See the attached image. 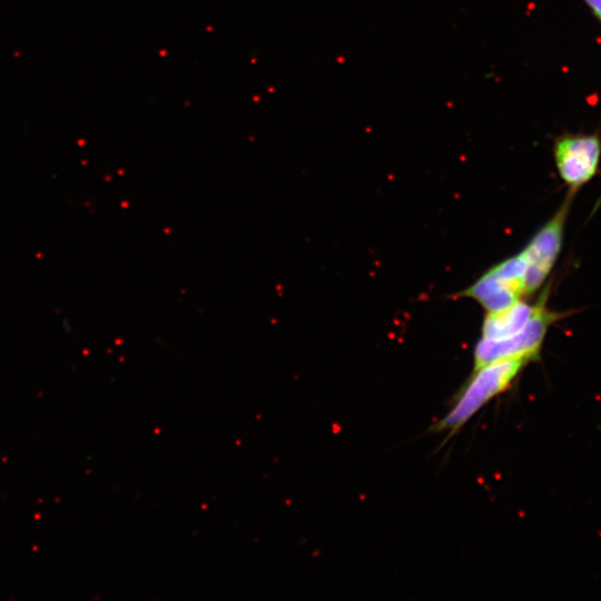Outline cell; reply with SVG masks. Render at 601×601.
Listing matches in <instances>:
<instances>
[{"instance_id": "cell-6", "label": "cell", "mask_w": 601, "mask_h": 601, "mask_svg": "<svg viewBox=\"0 0 601 601\" xmlns=\"http://www.w3.org/2000/svg\"><path fill=\"white\" fill-rule=\"evenodd\" d=\"M457 296L474 299L486 313L505 309L522 299V295L492 268Z\"/></svg>"}, {"instance_id": "cell-4", "label": "cell", "mask_w": 601, "mask_h": 601, "mask_svg": "<svg viewBox=\"0 0 601 601\" xmlns=\"http://www.w3.org/2000/svg\"><path fill=\"white\" fill-rule=\"evenodd\" d=\"M553 155L560 178L575 195L598 171L601 139L598 134H566L555 140Z\"/></svg>"}, {"instance_id": "cell-5", "label": "cell", "mask_w": 601, "mask_h": 601, "mask_svg": "<svg viewBox=\"0 0 601 601\" xmlns=\"http://www.w3.org/2000/svg\"><path fill=\"white\" fill-rule=\"evenodd\" d=\"M548 292L542 293L535 304L520 299L505 309L486 313L481 326V339L503 341L519 334L536 313Z\"/></svg>"}, {"instance_id": "cell-2", "label": "cell", "mask_w": 601, "mask_h": 601, "mask_svg": "<svg viewBox=\"0 0 601 601\" xmlns=\"http://www.w3.org/2000/svg\"><path fill=\"white\" fill-rule=\"evenodd\" d=\"M548 293L543 297L536 313L525 327L515 336L503 341L479 339L473 353V368L477 370L490 363L508 358H528L534 361L543 345L546 332L561 314L545 306Z\"/></svg>"}, {"instance_id": "cell-1", "label": "cell", "mask_w": 601, "mask_h": 601, "mask_svg": "<svg viewBox=\"0 0 601 601\" xmlns=\"http://www.w3.org/2000/svg\"><path fill=\"white\" fill-rule=\"evenodd\" d=\"M529 362L522 357L508 358L472 371L455 394L450 410L433 424L432 430L447 433V439L456 434L490 401L506 392Z\"/></svg>"}, {"instance_id": "cell-3", "label": "cell", "mask_w": 601, "mask_h": 601, "mask_svg": "<svg viewBox=\"0 0 601 601\" xmlns=\"http://www.w3.org/2000/svg\"><path fill=\"white\" fill-rule=\"evenodd\" d=\"M573 196L568 193L560 208L522 250L528 263L525 295L533 294L543 285L559 257Z\"/></svg>"}, {"instance_id": "cell-7", "label": "cell", "mask_w": 601, "mask_h": 601, "mask_svg": "<svg viewBox=\"0 0 601 601\" xmlns=\"http://www.w3.org/2000/svg\"><path fill=\"white\" fill-rule=\"evenodd\" d=\"M591 11L601 22V0H584Z\"/></svg>"}]
</instances>
